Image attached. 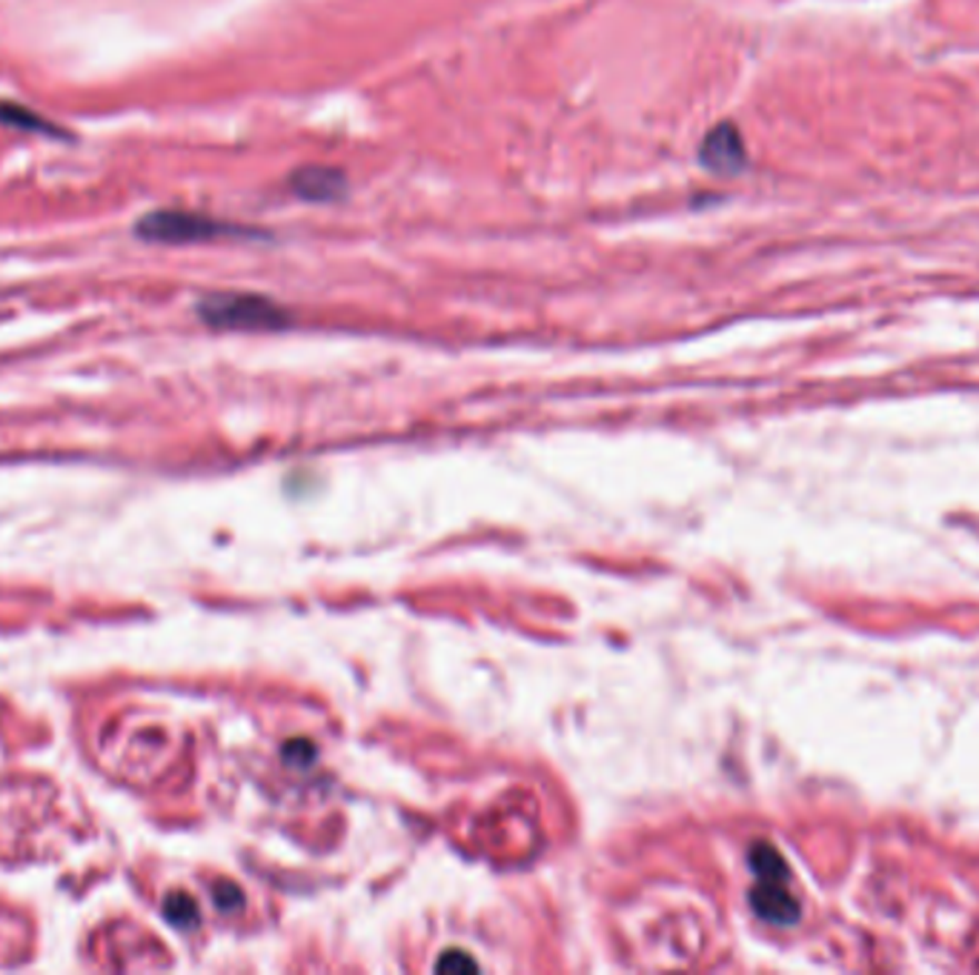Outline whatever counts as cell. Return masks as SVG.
<instances>
[{"label": "cell", "instance_id": "cell-1", "mask_svg": "<svg viewBox=\"0 0 979 975\" xmlns=\"http://www.w3.org/2000/svg\"><path fill=\"white\" fill-rule=\"evenodd\" d=\"M135 235L149 243H172V247H178V243L247 238V235H256V229L221 221V218H212L207 212H192V209H152L135 223Z\"/></svg>", "mask_w": 979, "mask_h": 975}, {"label": "cell", "instance_id": "cell-2", "mask_svg": "<svg viewBox=\"0 0 979 975\" xmlns=\"http://www.w3.org/2000/svg\"><path fill=\"white\" fill-rule=\"evenodd\" d=\"M198 318L212 329L238 332H269L289 327V312L264 295L215 292L198 304Z\"/></svg>", "mask_w": 979, "mask_h": 975}, {"label": "cell", "instance_id": "cell-3", "mask_svg": "<svg viewBox=\"0 0 979 975\" xmlns=\"http://www.w3.org/2000/svg\"><path fill=\"white\" fill-rule=\"evenodd\" d=\"M699 161L711 172L719 175H736L745 169L748 152L745 141L733 123H719L711 132L704 135L702 147H699Z\"/></svg>", "mask_w": 979, "mask_h": 975}, {"label": "cell", "instance_id": "cell-4", "mask_svg": "<svg viewBox=\"0 0 979 975\" xmlns=\"http://www.w3.org/2000/svg\"><path fill=\"white\" fill-rule=\"evenodd\" d=\"M287 189L296 198L309 203H333L338 198H344L347 192V175L336 167H316V163H307V167H298L296 172L289 175Z\"/></svg>", "mask_w": 979, "mask_h": 975}, {"label": "cell", "instance_id": "cell-5", "mask_svg": "<svg viewBox=\"0 0 979 975\" xmlns=\"http://www.w3.org/2000/svg\"><path fill=\"white\" fill-rule=\"evenodd\" d=\"M751 904L756 909L759 918L765 922L779 924H793L799 918V904L797 898L788 889V875H765V878H756V887L751 893Z\"/></svg>", "mask_w": 979, "mask_h": 975}, {"label": "cell", "instance_id": "cell-6", "mask_svg": "<svg viewBox=\"0 0 979 975\" xmlns=\"http://www.w3.org/2000/svg\"><path fill=\"white\" fill-rule=\"evenodd\" d=\"M0 123H7L12 129H23V132H55L58 129L49 127L47 118H41L38 112L32 109L21 107V103H12V101H3L0 103Z\"/></svg>", "mask_w": 979, "mask_h": 975}, {"label": "cell", "instance_id": "cell-7", "mask_svg": "<svg viewBox=\"0 0 979 975\" xmlns=\"http://www.w3.org/2000/svg\"><path fill=\"white\" fill-rule=\"evenodd\" d=\"M164 915H167L175 927L181 929H192L195 924L201 922L198 904H195L187 893H169L167 902H164Z\"/></svg>", "mask_w": 979, "mask_h": 975}, {"label": "cell", "instance_id": "cell-8", "mask_svg": "<svg viewBox=\"0 0 979 975\" xmlns=\"http://www.w3.org/2000/svg\"><path fill=\"white\" fill-rule=\"evenodd\" d=\"M467 969H478V964L462 949H449L436 962V973H467Z\"/></svg>", "mask_w": 979, "mask_h": 975}, {"label": "cell", "instance_id": "cell-9", "mask_svg": "<svg viewBox=\"0 0 979 975\" xmlns=\"http://www.w3.org/2000/svg\"><path fill=\"white\" fill-rule=\"evenodd\" d=\"M284 758H287L293 767H307V764L316 758V749H313V744L309 742L296 738V742H289L287 747H284Z\"/></svg>", "mask_w": 979, "mask_h": 975}, {"label": "cell", "instance_id": "cell-10", "mask_svg": "<svg viewBox=\"0 0 979 975\" xmlns=\"http://www.w3.org/2000/svg\"><path fill=\"white\" fill-rule=\"evenodd\" d=\"M212 898H215V904H218V909H238L244 904V895H241V889L238 887H233V884H218V887L212 889Z\"/></svg>", "mask_w": 979, "mask_h": 975}]
</instances>
